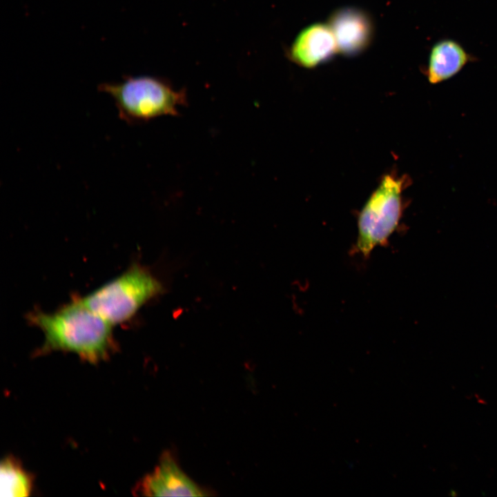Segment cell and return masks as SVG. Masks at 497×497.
<instances>
[{
	"mask_svg": "<svg viewBox=\"0 0 497 497\" xmlns=\"http://www.w3.org/2000/svg\"><path fill=\"white\" fill-rule=\"evenodd\" d=\"M28 320L43 333L42 352H70L96 363L108 358L115 347L113 325L88 308L81 298H74L53 312L35 310Z\"/></svg>",
	"mask_w": 497,
	"mask_h": 497,
	"instance_id": "6da1fadb",
	"label": "cell"
},
{
	"mask_svg": "<svg viewBox=\"0 0 497 497\" xmlns=\"http://www.w3.org/2000/svg\"><path fill=\"white\" fill-rule=\"evenodd\" d=\"M329 26L335 37L338 52L355 55L370 44L373 26L369 17L363 11L344 8L334 12Z\"/></svg>",
	"mask_w": 497,
	"mask_h": 497,
	"instance_id": "8992f818",
	"label": "cell"
},
{
	"mask_svg": "<svg viewBox=\"0 0 497 497\" xmlns=\"http://www.w3.org/2000/svg\"><path fill=\"white\" fill-rule=\"evenodd\" d=\"M1 496L21 497L29 495L32 481L28 473L11 458L4 459L0 467Z\"/></svg>",
	"mask_w": 497,
	"mask_h": 497,
	"instance_id": "9c48e42d",
	"label": "cell"
},
{
	"mask_svg": "<svg viewBox=\"0 0 497 497\" xmlns=\"http://www.w3.org/2000/svg\"><path fill=\"white\" fill-rule=\"evenodd\" d=\"M164 291L162 282L135 263L121 275L81 298L83 302L113 326L132 319Z\"/></svg>",
	"mask_w": 497,
	"mask_h": 497,
	"instance_id": "3957f363",
	"label": "cell"
},
{
	"mask_svg": "<svg viewBox=\"0 0 497 497\" xmlns=\"http://www.w3.org/2000/svg\"><path fill=\"white\" fill-rule=\"evenodd\" d=\"M98 90L110 95L119 117L132 124L162 116H177L188 104L185 89L176 90L156 77H126L120 82L100 84Z\"/></svg>",
	"mask_w": 497,
	"mask_h": 497,
	"instance_id": "7a4b0ae2",
	"label": "cell"
},
{
	"mask_svg": "<svg viewBox=\"0 0 497 497\" xmlns=\"http://www.w3.org/2000/svg\"><path fill=\"white\" fill-rule=\"evenodd\" d=\"M337 52V43L329 24L317 23L298 35L289 56L298 66L311 68L329 60Z\"/></svg>",
	"mask_w": 497,
	"mask_h": 497,
	"instance_id": "52a82bcc",
	"label": "cell"
},
{
	"mask_svg": "<svg viewBox=\"0 0 497 497\" xmlns=\"http://www.w3.org/2000/svg\"><path fill=\"white\" fill-rule=\"evenodd\" d=\"M409 182L392 172L382 176L358 213L354 254L368 258L376 248L388 244L402 217V193Z\"/></svg>",
	"mask_w": 497,
	"mask_h": 497,
	"instance_id": "277c9868",
	"label": "cell"
},
{
	"mask_svg": "<svg viewBox=\"0 0 497 497\" xmlns=\"http://www.w3.org/2000/svg\"><path fill=\"white\" fill-rule=\"evenodd\" d=\"M471 60L465 49L456 41L442 39L431 48L426 75L429 83L438 84L459 72Z\"/></svg>",
	"mask_w": 497,
	"mask_h": 497,
	"instance_id": "ba28073f",
	"label": "cell"
},
{
	"mask_svg": "<svg viewBox=\"0 0 497 497\" xmlns=\"http://www.w3.org/2000/svg\"><path fill=\"white\" fill-rule=\"evenodd\" d=\"M138 491L149 496L209 495L181 469L168 452L162 456L159 465L141 481Z\"/></svg>",
	"mask_w": 497,
	"mask_h": 497,
	"instance_id": "5b68a950",
	"label": "cell"
}]
</instances>
